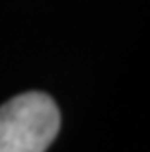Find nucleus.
Here are the masks:
<instances>
[{"instance_id": "f257e3e1", "label": "nucleus", "mask_w": 150, "mask_h": 152, "mask_svg": "<svg viewBox=\"0 0 150 152\" xmlns=\"http://www.w3.org/2000/svg\"><path fill=\"white\" fill-rule=\"evenodd\" d=\"M61 127L53 98L26 92L0 107V152H45Z\"/></svg>"}]
</instances>
